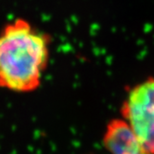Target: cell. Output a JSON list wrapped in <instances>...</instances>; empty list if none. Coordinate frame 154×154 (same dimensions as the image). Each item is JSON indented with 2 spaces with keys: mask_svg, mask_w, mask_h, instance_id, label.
I'll return each mask as SVG.
<instances>
[{
  "mask_svg": "<svg viewBox=\"0 0 154 154\" xmlns=\"http://www.w3.org/2000/svg\"><path fill=\"white\" fill-rule=\"evenodd\" d=\"M50 36L18 18L0 32V88L29 93L41 85L49 60Z\"/></svg>",
  "mask_w": 154,
  "mask_h": 154,
  "instance_id": "6da1fadb",
  "label": "cell"
},
{
  "mask_svg": "<svg viewBox=\"0 0 154 154\" xmlns=\"http://www.w3.org/2000/svg\"><path fill=\"white\" fill-rule=\"evenodd\" d=\"M121 113L143 150L154 154V76L128 89Z\"/></svg>",
  "mask_w": 154,
  "mask_h": 154,
  "instance_id": "7a4b0ae2",
  "label": "cell"
},
{
  "mask_svg": "<svg viewBox=\"0 0 154 154\" xmlns=\"http://www.w3.org/2000/svg\"><path fill=\"white\" fill-rule=\"evenodd\" d=\"M103 144L111 154H147L122 118L109 122L104 132Z\"/></svg>",
  "mask_w": 154,
  "mask_h": 154,
  "instance_id": "3957f363",
  "label": "cell"
}]
</instances>
